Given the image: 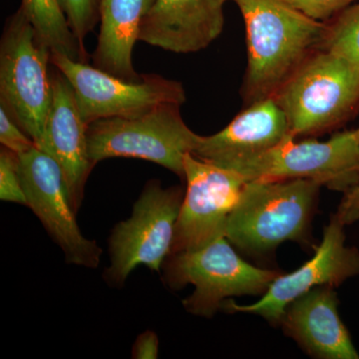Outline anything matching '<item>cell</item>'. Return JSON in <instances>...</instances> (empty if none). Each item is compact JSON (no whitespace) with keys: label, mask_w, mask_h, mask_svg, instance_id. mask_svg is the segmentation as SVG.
<instances>
[{"label":"cell","mask_w":359,"mask_h":359,"mask_svg":"<svg viewBox=\"0 0 359 359\" xmlns=\"http://www.w3.org/2000/svg\"><path fill=\"white\" fill-rule=\"evenodd\" d=\"M244 18L248 66L244 105L271 98L309 56L323 48L327 23L311 20L283 0H231Z\"/></svg>","instance_id":"6da1fadb"},{"label":"cell","mask_w":359,"mask_h":359,"mask_svg":"<svg viewBox=\"0 0 359 359\" xmlns=\"http://www.w3.org/2000/svg\"><path fill=\"white\" fill-rule=\"evenodd\" d=\"M273 98L297 137L341 128L359 113V65L337 52H313Z\"/></svg>","instance_id":"7a4b0ae2"},{"label":"cell","mask_w":359,"mask_h":359,"mask_svg":"<svg viewBox=\"0 0 359 359\" xmlns=\"http://www.w3.org/2000/svg\"><path fill=\"white\" fill-rule=\"evenodd\" d=\"M321 186L309 179L245 182L226 238L250 254L271 252L285 241L304 242Z\"/></svg>","instance_id":"3957f363"},{"label":"cell","mask_w":359,"mask_h":359,"mask_svg":"<svg viewBox=\"0 0 359 359\" xmlns=\"http://www.w3.org/2000/svg\"><path fill=\"white\" fill-rule=\"evenodd\" d=\"M51 54L21 7L7 18L0 41V106L39 149L53 99Z\"/></svg>","instance_id":"277c9868"},{"label":"cell","mask_w":359,"mask_h":359,"mask_svg":"<svg viewBox=\"0 0 359 359\" xmlns=\"http://www.w3.org/2000/svg\"><path fill=\"white\" fill-rule=\"evenodd\" d=\"M181 106L163 103L129 117L95 120L87 127L90 159L136 158L166 168L185 180L184 158L193 153L200 135L187 126Z\"/></svg>","instance_id":"5b68a950"},{"label":"cell","mask_w":359,"mask_h":359,"mask_svg":"<svg viewBox=\"0 0 359 359\" xmlns=\"http://www.w3.org/2000/svg\"><path fill=\"white\" fill-rule=\"evenodd\" d=\"M278 276L245 262L226 237L199 250L170 255L165 263L167 285L174 290L193 285L195 290L183 302L184 308L204 318L214 316L226 297L264 294Z\"/></svg>","instance_id":"8992f818"},{"label":"cell","mask_w":359,"mask_h":359,"mask_svg":"<svg viewBox=\"0 0 359 359\" xmlns=\"http://www.w3.org/2000/svg\"><path fill=\"white\" fill-rule=\"evenodd\" d=\"M222 168L245 181L309 179L346 193L359 184V128L339 132L325 142L290 139Z\"/></svg>","instance_id":"52a82bcc"},{"label":"cell","mask_w":359,"mask_h":359,"mask_svg":"<svg viewBox=\"0 0 359 359\" xmlns=\"http://www.w3.org/2000/svg\"><path fill=\"white\" fill-rule=\"evenodd\" d=\"M184 196L181 187L163 188L157 180L148 182L131 217L120 222L111 233V264L104 273L108 285L122 287L140 264L160 271L171 255Z\"/></svg>","instance_id":"ba28073f"},{"label":"cell","mask_w":359,"mask_h":359,"mask_svg":"<svg viewBox=\"0 0 359 359\" xmlns=\"http://www.w3.org/2000/svg\"><path fill=\"white\" fill-rule=\"evenodd\" d=\"M51 65L72 85L86 124L103 118L138 115L159 104L186 102L183 84L161 75L143 74L139 81H127L61 54H51Z\"/></svg>","instance_id":"9c48e42d"},{"label":"cell","mask_w":359,"mask_h":359,"mask_svg":"<svg viewBox=\"0 0 359 359\" xmlns=\"http://www.w3.org/2000/svg\"><path fill=\"white\" fill-rule=\"evenodd\" d=\"M21 184L28 208L62 250L67 263L96 269L102 249L82 235L57 161L36 146L18 155Z\"/></svg>","instance_id":"30bf717a"},{"label":"cell","mask_w":359,"mask_h":359,"mask_svg":"<svg viewBox=\"0 0 359 359\" xmlns=\"http://www.w3.org/2000/svg\"><path fill=\"white\" fill-rule=\"evenodd\" d=\"M187 188L175 228L172 254L199 250L226 237V226L245 180L231 170L188 153L184 158Z\"/></svg>","instance_id":"8fae6325"},{"label":"cell","mask_w":359,"mask_h":359,"mask_svg":"<svg viewBox=\"0 0 359 359\" xmlns=\"http://www.w3.org/2000/svg\"><path fill=\"white\" fill-rule=\"evenodd\" d=\"M344 226L337 215H332L316 254L304 266L292 273L278 276L259 302L240 306L233 301H224L222 308L230 313L257 314L278 325L289 304L297 297L320 285L339 287L359 275V250L346 247Z\"/></svg>","instance_id":"7c38bea8"},{"label":"cell","mask_w":359,"mask_h":359,"mask_svg":"<svg viewBox=\"0 0 359 359\" xmlns=\"http://www.w3.org/2000/svg\"><path fill=\"white\" fill-rule=\"evenodd\" d=\"M226 0H154L139 40L174 53L207 48L223 32Z\"/></svg>","instance_id":"4fadbf2b"},{"label":"cell","mask_w":359,"mask_h":359,"mask_svg":"<svg viewBox=\"0 0 359 359\" xmlns=\"http://www.w3.org/2000/svg\"><path fill=\"white\" fill-rule=\"evenodd\" d=\"M52 84L53 99L44 146L40 150L57 161L65 174L71 204L77 212L83 201L87 180L95 166L88 154V124L80 114L72 85L60 71H54Z\"/></svg>","instance_id":"5bb4252c"},{"label":"cell","mask_w":359,"mask_h":359,"mask_svg":"<svg viewBox=\"0 0 359 359\" xmlns=\"http://www.w3.org/2000/svg\"><path fill=\"white\" fill-rule=\"evenodd\" d=\"M290 139L289 121L273 97L245 106L218 133L200 136L192 154L217 166L266 152Z\"/></svg>","instance_id":"9a60e30c"},{"label":"cell","mask_w":359,"mask_h":359,"mask_svg":"<svg viewBox=\"0 0 359 359\" xmlns=\"http://www.w3.org/2000/svg\"><path fill=\"white\" fill-rule=\"evenodd\" d=\"M334 287L320 285L289 304L280 323L309 355L323 359H358L348 330L340 320Z\"/></svg>","instance_id":"2e32d148"},{"label":"cell","mask_w":359,"mask_h":359,"mask_svg":"<svg viewBox=\"0 0 359 359\" xmlns=\"http://www.w3.org/2000/svg\"><path fill=\"white\" fill-rule=\"evenodd\" d=\"M154 0H100V32L93 66L127 81L143 75L134 69L133 49L139 40L141 22Z\"/></svg>","instance_id":"e0dca14e"},{"label":"cell","mask_w":359,"mask_h":359,"mask_svg":"<svg viewBox=\"0 0 359 359\" xmlns=\"http://www.w3.org/2000/svg\"><path fill=\"white\" fill-rule=\"evenodd\" d=\"M20 7L52 53L87 63L88 55L85 47L71 30L59 0H21Z\"/></svg>","instance_id":"ac0fdd59"},{"label":"cell","mask_w":359,"mask_h":359,"mask_svg":"<svg viewBox=\"0 0 359 359\" xmlns=\"http://www.w3.org/2000/svg\"><path fill=\"white\" fill-rule=\"evenodd\" d=\"M327 23L323 48L359 65V0Z\"/></svg>","instance_id":"d6986e66"},{"label":"cell","mask_w":359,"mask_h":359,"mask_svg":"<svg viewBox=\"0 0 359 359\" xmlns=\"http://www.w3.org/2000/svg\"><path fill=\"white\" fill-rule=\"evenodd\" d=\"M59 4L71 30L85 47V39L100 21V0H59Z\"/></svg>","instance_id":"ffe728a7"},{"label":"cell","mask_w":359,"mask_h":359,"mask_svg":"<svg viewBox=\"0 0 359 359\" xmlns=\"http://www.w3.org/2000/svg\"><path fill=\"white\" fill-rule=\"evenodd\" d=\"M0 199L15 204H27L21 184L20 157L4 146L0 150Z\"/></svg>","instance_id":"44dd1931"},{"label":"cell","mask_w":359,"mask_h":359,"mask_svg":"<svg viewBox=\"0 0 359 359\" xmlns=\"http://www.w3.org/2000/svg\"><path fill=\"white\" fill-rule=\"evenodd\" d=\"M299 13L320 22H330L358 0H283Z\"/></svg>","instance_id":"7402d4cb"},{"label":"cell","mask_w":359,"mask_h":359,"mask_svg":"<svg viewBox=\"0 0 359 359\" xmlns=\"http://www.w3.org/2000/svg\"><path fill=\"white\" fill-rule=\"evenodd\" d=\"M0 142L4 147L18 155L36 146L2 106H0Z\"/></svg>","instance_id":"603a6c76"},{"label":"cell","mask_w":359,"mask_h":359,"mask_svg":"<svg viewBox=\"0 0 359 359\" xmlns=\"http://www.w3.org/2000/svg\"><path fill=\"white\" fill-rule=\"evenodd\" d=\"M342 224H351L359 219V184L344 193L337 214Z\"/></svg>","instance_id":"cb8c5ba5"},{"label":"cell","mask_w":359,"mask_h":359,"mask_svg":"<svg viewBox=\"0 0 359 359\" xmlns=\"http://www.w3.org/2000/svg\"><path fill=\"white\" fill-rule=\"evenodd\" d=\"M159 353V339L152 330L139 335L132 349V358L155 359Z\"/></svg>","instance_id":"d4e9b609"}]
</instances>
